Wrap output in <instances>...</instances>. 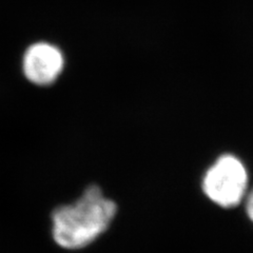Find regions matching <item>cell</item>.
<instances>
[{
    "label": "cell",
    "instance_id": "obj_1",
    "mask_svg": "<svg viewBox=\"0 0 253 253\" xmlns=\"http://www.w3.org/2000/svg\"><path fill=\"white\" fill-rule=\"evenodd\" d=\"M116 212V204L97 185H90L76 202L54 209L53 240L62 249H83L107 230Z\"/></svg>",
    "mask_w": 253,
    "mask_h": 253
},
{
    "label": "cell",
    "instance_id": "obj_2",
    "mask_svg": "<svg viewBox=\"0 0 253 253\" xmlns=\"http://www.w3.org/2000/svg\"><path fill=\"white\" fill-rule=\"evenodd\" d=\"M247 188V169L231 154L218 157L203 179V190L208 199L226 209L239 206L246 196Z\"/></svg>",
    "mask_w": 253,
    "mask_h": 253
},
{
    "label": "cell",
    "instance_id": "obj_3",
    "mask_svg": "<svg viewBox=\"0 0 253 253\" xmlns=\"http://www.w3.org/2000/svg\"><path fill=\"white\" fill-rule=\"evenodd\" d=\"M65 67V57L56 45L36 42L30 45L22 58L26 78L37 85H49L57 81Z\"/></svg>",
    "mask_w": 253,
    "mask_h": 253
},
{
    "label": "cell",
    "instance_id": "obj_4",
    "mask_svg": "<svg viewBox=\"0 0 253 253\" xmlns=\"http://www.w3.org/2000/svg\"><path fill=\"white\" fill-rule=\"evenodd\" d=\"M246 212L248 217L253 221V189L252 191L248 194L246 200Z\"/></svg>",
    "mask_w": 253,
    "mask_h": 253
}]
</instances>
